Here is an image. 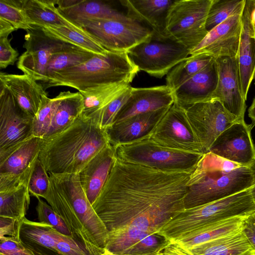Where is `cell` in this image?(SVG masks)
Masks as SVG:
<instances>
[{
  "label": "cell",
  "mask_w": 255,
  "mask_h": 255,
  "mask_svg": "<svg viewBox=\"0 0 255 255\" xmlns=\"http://www.w3.org/2000/svg\"><path fill=\"white\" fill-rule=\"evenodd\" d=\"M190 175L117 158L92 207L108 232L126 227L157 232L185 209Z\"/></svg>",
  "instance_id": "cell-1"
},
{
  "label": "cell",
  "mask_w": 255,
  "mask_h": 255,
  "mask_svg": "<svg viewBox=\"0 0 255 255\" xmlns=\"http://www.w3.org/2000/svg\"><path fill=\"white\" fill-rule=\"evenodd\" d=\"M108 144L106 131L81 114L63 131L43 139L38 159L48 173L78 174Z\"/></svg>",
  "instance_id": "cell-2"
},
{
  "label": "cell",
  "mask_w": 255,
  "mask_h": 255,
  "mask_svg": "<svg viewBox=\"0 0 255 255\" xmlns=\"http://www.w3.org/2000/svg\"><path fill=\"white\" fill-rule=\"evenodd\" d=\"M255 183V162L241 166L211 152L203 154L191 173L185 209L216 201L250 188Z\"/></svg>",
  "instance_id": "cell-3"
},
{
  "label": "cell",
  "mask_w": 255,
  "mask_h": 255,
  "mask_svg": "<svg viewBox=\"0 0 255 255\" xmlns=\"http://www.w3.org/2000/svg\"><path fill=\"white\" fill-rule=\"evenodd\" d=\"M138 72L127 53L108 51L105 55L95 54L80 64L56 74L42 86L45 90L68 86L82 93L104 85L130 84Z\"/></svg>",
  "instance_id": "cell-4"
},
{
  "label": "cell",
  "mask_w": 255,
  "mask_h": 255,
  "mask_svg": "<svg viewBox=\"0 0 255 255\" xmlns=\"http://www.w3.org/2000/svg\"><path fill=\"white\" fill-rule=\"evenodd\" d=\"M255 212L250 188L200 206L184 209L173 217L159 231L171 242L193 232L222 221L245 217Z\"/></svg>",
  "instance_id": "cell-5"
},
{
  "label": "cell",
  "mask_w": 255,
  "mask_h": 255,
  "mask_svg": "<svg viewBox=\"0 0 255 255\" xmlns=\"http://www.w3.org/2000/svg\"><path fill=\"white\" fill-rule=\"evenodd\" d=\"M114 148L120 161L169 172L192 173L203 155L160 145L148 136Z\"/></svg>",
  "instance_id": "cell-6"
},
{
  "label": "cell",
  "mask_w": 255,
  "mask_h": 255,
  "mask_svg": "<svg viewBox=\"0 0 255 255\" xmlns=\"http://www.w3.org/2000/svg\"><path fill=\"white\" fill-rule=\"evenodd\" d=\"M212 0H174L168 12L163 35L192 50L208 32L206 22Z\"/></svg>",
  "instance_id": "cell-7"
},
{
  "label": "cell",
  "mask_w": 255,
  "mask_h": 255,
  "mask_svg": "<svg viewBox=\"0 0 255 255\" xmlns=\"http://www.w3.org/2000/svg\"><path fill=\"white\" fill-rule=\"evenodd\" d=\"M128 55L138 71L161 78L190 55L181 44L152 31L145 41L129 50Z\"/></svg>",
  "instance_id": "cell-8"
},
{
  "label": "cell",
  "mask_w": 255,
  "mask_h": 255,
  "mask_svg": "<svg viewBox=\"0 0 255 255\" xmlns=\"http://www.w3.org/2000/svg\"><path fill=\"white\" fill-rule=\"evenodd\" d=\"M49 175L75 217L84 226L92 244L105 249L108 231L86 197L78 174Z\"/></svg>",
  "instance_id": "cell-9"
},
{
  "label": "cell",
  "mask_w": 255,
  "mask_h": 255,
  "mask_svg": "<svg viewBox=\"0 0 255 255\" xmlns=\"http://www.w3.org/2000/svg\"><path fill=\"white\" fill-rule=\"evenodd\" d=\"M81 28L106 50L121 53H127L152 34L150 28L138 22L127 23L114 19L88 21Z\"/></svg>",
  "instance_id": "cell-10"
},
{
  "label": "cell",
  "mask_w": 255,
  "mask_h": 255,
  "mask_svg": "<svg viewBox=\"0 0 255 255\" xmlns=\"http://www.w3.org/2000/svg\"><path fill=\"white\" fill-rule=\"evenodd\" d=\"M158 144L171 149L204 154L185 109L174 103L148 136Z\"/></svg>",
  "instance_id": "cell-11"
},
{
  "label": "cell",
  "mask_w": 255,
  "mask_h": 255,
  "mask_svg": "<svg viewBox=\"0 0 255 255\" xmlns=\"http://www.w3.org/2000/svg\"><path fill=\"white\" fill-rule=\"evenodd\" d=\"M26 31L23 44L26 50L19 57L17 67L24 74L41 83L54 54L73 45L47 34L38 26L32 25Z\"/></svg>",
  "instance_id": "cell-12"
},
{
  "label": "cell",
  "mask_w": 255,
  "mask_h": 255,
  "mask_svg": "<svg viewBox=\"0 0 255 255\" xmlns=\"http://www.w3.org/2000/svg\"><path fill=\"white\" fill-rule=\"evenodd\" d=\"M185 109L205 153L223 131L239 121L215 99L196 103Z\"/></svg>",
  "instance_id": "cell-13"
},
{
  "label": "cell",
  "mask_w": 255,
  "mask_h": 255,
  "mask_svg": "<svg viewBox=\"0 0 255 255\" xmlns=\"http://www.w3.org/2000/svg\"><path fill=\"white\" fill-rule=\"evenodd\" d=\"M33 121L9 91L0 84V152L32 137Z\"/></svg>",
  "instance_id": "cell-14"
},
{
  "label": "cell",
  "mask_w": 255,
  "mask_h": 255,
  "mask_svg": "<svg viewBox=\"0 0 255 255\" xmlns=\"http://www.w3.org/2000/svg\"><path fill=\"white\" fill-rule=\"evenodd\" d=\"M33 136L19 144L0 152V184H19L29 181L43 143Z\"/></svg>",
  "instance_id": "cell-15"
},
{
  "label": "cell",
  "mask_w": 255,
  "mask_h": 255,
  "mask_svg": "<svg viewBox=\"0 0 255 255\" xmlns=\"http://www.w3.org/2000/svg\"><path fill=\"white\" fill-rule=\"evenodd\" d=\"M253 126L244 120L235 122L217 137L208 152L241 166L254 164L255 146L251 135Z\"/></svg>",
  "instance_id": "cell-16"
},
{
  "label": "cell",
  "mask_w": 255,
  "mask_h": 255,
  "mask_svg": "<svg viewBox=\"0 0 255 255\" xmlns=\"http://www.w3.org/2000/svg\"><path fill=\"white\" fill-rule=\"evenodd\" d=\"M215 60L218 82L212 99L220 101L238 121L244 120L246 100L242 92L237 56L219 57Z\"/></svg>",
  "instance_id": "cell-17"
},
{
  "label": "cell",
  "mask_w": 255,
  "mask_h": 255,
  "mask_svg": "<svg viewBox=\"0 0 255 255\" xmlns=\"http://www.w3.org/2000/svg\"><path fill=\"white\" fill-rule=\"evenodd\" d=\"M243 13L230 16L209 31L202 41L190 51V55L206 53L215 58L237 56L243 26Z\"/></svg>",
  "instance_id": "cell-18"
},
{
  "label": "cell",
  "mask_w": 255,
  "mask_h": 255,
  "mask_svg": "<svg viewBox=\"0 0 255 255\" xmlns=\"http://www.w3.org/2000/svg\"><path fill=\"white\" fill-rule=\"evenodd\" d=\"M174 103L173 91L166 85L147 88L131 87L130 96L117 114L113 124L169 107Z\"/></svg>",
  "instance_id": "cell-19"
},
{
  "label": "cell",
  "mask_w": 255,
  "mask_h": 255,
  "mask_svg": "<svg viewBox=\"0 0 255 255\" xmlns=\"http://www.w3.org/2000/svg\"><path fill=\"white\" fill-rule=\"evenodd\" d=\"M56 4L65 17L80 28L85 22L94 19H114L127 23L137 22L102 1L56 0Z\"/></svg>",
  "instance_id": "cell-20"
},
{
  "label": "cell",
  "mask_w": 255,
  "mask_h": 255,
  "mask_svg": "<svg viewBox=\"0 0 255 255\" xmlns=\"http://www.w3.org/2000/svg\"><path fill=\"white\" fill-rule=\"evenodd\" d=\"M218 82V66L214 58L204 68L173 91L174 103L186 109L212 100Z\"/></svg>",
  "instance_id": "cell-21"
},
{
  "label": "cell",
  "mask_w": 255,
  "mask_h": 255,
  "mask_svg": "<svg viewBox=\"0 0 255 255\" xmlns=\"http://www.w3.org/2000/svg\"><path fill=\"white\" fill-rule=\"evenodd\" d=\"M170 107L113 124L105 130L109 144L115 147L148 137Z\"/></svg>",
  "instance_id": "cell-22"
},
{
  "label": "cell",
  "mask_w": 255,
  "mask_h": 255,
  "mask_svg": "<svg viewBox=\"0 0 255 255\" xmlns=\"http://www.w3.org/2000/svg\"><path fill=\"white\" fill-rule=\"evenodd\" d=\"M255 252L242 230L193 247L172 243L163 251L166 255H248Z\"/></svg>",
  "instance_id": "cell-23"
},
{
  "label": "cell",
  "mask_w": 255,
  "mask_h": 255,
  "mask_svg": "<svg viewBox=\"0 0 255 255\" xmlns=\"http://www.w3.org/2000/svg\"><path fill=\"white\" fill-rule=\"evenodd\" d=\"M0 84L13 96L20 108L34 118L48 97L43 86L27 74L0 73Z\"/></svg>",
  "instance_id": "cell-24"
},
{
  "label": "cell",
  "mask_w": 255,
  "mask_h": 255,
  "mask_svg": "<svg viewBox=\"0 0 255 255\" xmlns=\"http://www.w3.org/2000/svg\"><path fill=\"white\" fill-rule=\"evenodd\" d=\"M117 158L110 144L94 156L78 173L81 186L92 205L105 185Z\"/></svg>",
  "instance_id": "cell-25"
},
{
  "label": "cell",
  "mask_w": 255,
  "mask_h": 255,
  "mask_svg": "<svg viewBox=\"0 0 255 255\" xmlns=\"http://www.w3.org/2000/svg\"><path fill=\"white\" fill-rule=\"evenodd\" d=\"M60 234L50 225L24 218L21 224L19 239L35 255H62L56 248Z\"/></svg>",
  "instance_id": "cell-26"
},
{
  "label": "cell",
  "mask_w": 255,
  "mask_h": 255,
  "mask_svg": "<svg viewBox=\"0 0 255 255\" xmlns=\"http://www.w3.org/2000/svg\"><path fill=\"white\" fill-rule=\"evenodd\" d=\"M174 0H123L121 4L126 7L127 15L139 23H144L156 33L163 35L166 17Z\"/></svg>",
  "instance_id": "cell-27"
},
{
  "label": "cell",
  "mask_w": 255,
  "mask_h": 255,
  "mask_svg": "<svg viewBox=\"0 0 255 255\" xmlns=\"http://www.w3.org/2000/svg\"><path fill=\"white\" fill-rule=\"evenodd\" d=\"M61 97L54 110L50 127L43 138L53 137L71 125L82 114L84 99L79 92L71 93L69 91L61 92Z\"/></svg>",
  "instance_id": "cell-28"
},
{
  "label": "cell",
  "mask_w": 255,
  "mask_h": 255,
  "mask_svg": "<svg viewBox=\"0 0 255 255\" xmlns=\"http://www.w3.org/2000/svg\"><path fill=\"white\" fill-rule=\"evenodd\" d=\"M22 3L24 12L32 25L61 26L83 29L60 12L56 0H24Z\"/></svg>",
  "instance_id": "cell-29"
},
{
  "label": "cell",
  "mask_w": 255,
  "mask_h": 255,
  "mask_svg": "<svg viewBox=\"0 0 255 255\" xmlns=\"http://www.w3.org/2000/svg\"><path fill=\"white\" fill-rule=\"evenodd\" d=\"M242 20L237 59L242 92L246 100L249 89L255 75V39L250 35L247 17L244 11Z\"/></svg>",
  "instance_id": "cell-30"
},
{
  "label": "cell",
  "mask_w": 255,
  "mask_h": 255,
  "mask_svg": "<svg viewBox=\"0 0 255 255\" xmlns=\"http://www.w3.org/2000/svg\"><path fill=\"white\" fill-rule=\"evenodd\" d=\"M245 217H235L212 224L171 243L177 246L189 248L234 234L242 230L243 221Z\"/></svg>",
  "instance_id": "cell-31"
},
{
  "label": "cell",
  "mask_w": 255,
  "mask_h": 255,
  "mask_svg": "<svg viewBox=\"0 0 255 255\" xmlns=\"http://www.w3.org/2000/svg\"><path fill=\"white\" fill-rule=\"evenodd\" d=\"M28 182L0 191V216L19 221L25 218L30 204Z\"/></svg>",
  "instance_id": "cell-32"
},
{
  "label": "cell",
  "mask_w": 255,
  "mask_h": 255,
  "mask_svg": "<svg viewBox=\"0 0 255 255\" xmlns=\"http://www.w3.org/2000/svg\"><path fill=\"white\" fill-rule=\"evenodd\" d=\"M39 27L45 33L52 37L95 54L105 55L109 51L102 47L83 29L61 26L46 25Z\"/></svg>",
  "instance_id": "cell-33"
},
{
  "label": "cell",
  "mask_w": 255,
  "mask_h": 255,
  "mask_svg": "<svg viewBox=\"0 0 255 255\" xmlns=\"http://www.w3.org/2000/svg\"><path fill=\"white\" fill-rule=\"evenodd\" d=\"M214 58L206 53L190 55L167 74L166 85L173 91L204 68Z\"/></svg>",
  "instance_id": "cell-34"
},
{
  "label": "cell",
  "mask_w": 255,
  "mask_h": 255,
  "mask_svg": "<svg viewBox=\"0 0 255 255\" xmlns=\"http://www.w3.org/2000/svg\"><path fill=\"white\" fill-rule=\"evenodd\" d=\"M129 86L127 83H116L99 86L80 93L84 99V109L82 114L88 117L104 107Z\"/></svg>",
  "instance_id": "cell-35"
},
{
  "label": "cell",
  "mask_w": 255,
  "mask_h": 255,
  "mask_svg": "<svg viewBox=\"0 0 255 255\" xmlns=\"http://www.w3.org/2000/svg\"><path fill=\"white\" fill-rule=\"evenodd\" d=\"M95 55L75 45L54 54L46 68L44 79L41 84L44 85L56 74L80 64Z\"/></svg>",
  "instance_id": "cell-36"
},
{
  "label": "cell",
  "mask_w": 255,
  "mask_h": 255,
  "mask_svg": "<svg viewBox=\"0 0 255 255\" xmlns=\"http://www.w3.org/2000/svg\"><path fill=\"white\" fill-rule=\"evenodd\" d=\"M151 234L128 227L109 232L105 249L114 255H123L128 248Z\"/></svg>",
  "instance_id": "cell-37"
},
{
  "label": "cell",
  "mask_w": 255,
  "mask_h": 255,
  "mask_svg": "<svg viewBox=\"0 0 255 255\" xmlns=\"http://www.w3.org/2000/svg\"><path fill=\"white\" fill-rule=\"evenodd\" d=\"M246 0H213L209 8L206 28L208 32L230 16L242 12Z\"/></svg>",
  "instance_id": "cell-38"
},
{
  "label": "cell",
  "mask_w": 255,
  "mask_h": 255,
  "mask_svg": "<svg viewBox=\"0 0 255 255\" xmlns=\"http://www.w3.org/2000/svg\"><path fill=\"white\" fill-rule=\"evenodd\" d=\"M131 88L130 86L104 107L86 117L92 120L99 127L105 130L113 124L117 114L127 102L130 94Z\"/></svg>",
  "instance_id": "cell-39"
},
{
  "label": "cell",
  "mask_w": 255,
  "mask_h": 255,
  "mask_svg": "<svg viewBox=\"0 0 255 255\" xmlns=\"http://www.w3.org/2000/svg\"><path fill=\"white\" fill-rule=\"evenodd\" d=\"M0 18L12 25L16 30L26 31L32 26L24 12L22 0H0Z\"/></svg>",
  "instance_id": "cell-40"
},
{
  "label": "cell",
  "mask_w": 255,
  "mask_h": 255,
  "mask_svg": "<svg viewBox=\"0 0 255 255\" xmlns=\"http://www.w3.org/2000/svg\"><path fill=\"white\" fill-rule=\"evenodd\" d=\"M170 243L168 239L157 232L142 239L123 255H159Z\"/></svg>",
  "instance_id": "cell-41"
},
{
  "label": "cell",
  "mask_w": 255,
  "mask_h": 255,
  "mask_svg": "<svg viewBox=\"0 0 255 255\" xmlns=\"http://www.w3.org/2000/svg\"><path fill=\"white\" fill-rule=\"evenodd\" d=\"M61 97V92L55 97H47L42 102L33 121L34 136L43 138L48 131L56 107Z\"/></svg>",
  "instance_id": "cell-42"
},
{
  "label": "cell",
  "mask_w": 255,
  "mask_h": 255,
  "mask_svg": "<svg viewBox=\"0 0 255 255\" xmlns=\"http://www.w3.org/2000/svg\"><path fill=\"white\" fill-rule=\"evenodd\" d=\"M30 194L37 198L44 199L50 187V177L41 161L38 159L28 182Z\"/></svg>",
  "instance_id": "cell-43"
},
{
  "label": "cell",
  "mask_w": 255,
  "mask_h": 255,
  "mask_svg": "<svg viewBox=\"0 0 255 255\" xmlns=\"http://www.w3.org/2000/svg\"><path fill=\"white\" fill-rule=\"evenodd\" d=\"M37 200L36 211L39 222L50 225L61 234L72 236L65 222L53 210L51 206L40 198H37Z\"/></svg>",
  "instance_id": "cell-44"
},
{
  "label": "cell",
  "mask_w": 255,
  "mask_h": 255,
  "mask_svg": "<svg viewBox=\"0 0 255 255\" xmlns=\"http://www.w3.org/2000/svg\"><path fill=\"white\" fill-rule=\"evenodd\" d=\"M56 248L62 255H95L72 236L60 234Z\"/></svg>",
  "instance_id": "cell-45"
},
{
  "label": "cell",
  "mask_w": 255,
  "mask_h": 255,
  "mask_svg": "<svg viewBox=\"0 0 255 255\" xmlns=\"http://www.w3.org/2000/svg\"><path fill=\"white\" fill-rule=\"evenodd\" d=\"M22 221L0 216V239L19 241V235Z\"/></svg>",
  "instance_id": "cell-46"
},
{
  "label": "cell",
  "mask_w": 255,
  "mask_h": 255,
  "mask_svg": "<svg viewBox=\"0 0 255 255\" xmlns=\"http://www.w3.org/2000/svg\"><path fill=\"white\" fill-rule=\"evenodd\" d=\"M18 52L10 44L8 37H0V67L5 68L16 61Z\"/></svg>",
  "instance_id": "cell-47"
},
{
  "label": "cell",
  "mask_w": 255,
  "mask_h": 255,
  "mask_svg": "<svg viewBox=\"0 0 255 255\" xmlns=\"http://www.w3.org/2000/svg\"><path fill=\"white\" fill-rule=\"evenodd\" d=\"M0 255H35L19 241L0 239Z\"/></svg>",
  "instance_id": "cell-48"
},
{
  "label": "cell",
  "mask_w": 255,
  "mask_h": 255,
  "mask_svg": "<svg viewBox=\"0 0 255 255\" xmlns=\"http://www.w3.org/2000/svg\"><path fill=\"white\" fill-rule=\"evenodd\" d=\"M242 231L255 252V212L244 219Z\"/></svg>",
  "instance_id": "cell-49"
},
{
  "label": "cell",
  "mask_w": 255,
  "mask_h": 255,
  "mask_svg": "<svg viewBox=\"0 0 255 255\" xmlns=\"http://www.w3.org/2000/svg\"><path fill=\"white\" fill-rule=\"evenodd\" d=\"M244 12L247 17L250 35L255 39V0H246Z\"/></svg>",
  "instance_id": "cell-50"
},
{
  "label": "cell",
  "mask_w": 255,
  "mask_h": 255,
  "mask_svg": "<svg viewBox=\"0 0 255 255\" xmlns=\"http://www.w3.org/2000/svg\"><path fill=\"white\" fill-rule=\"evenodd\" d=\"M15 28L12 25L5 20L0 18V37H8Z\"/></svg>",
  "instance_id": "cell-51"
},
{
  "label": "cell",
  "mask_w": 255,
  "mask_h": 255,
  "mask_svg": "<svg viewBox=\"0 0 255 255\" xmlns=\"http://www.w3.org/2000/svg\"><path fill=\"white\" fill-rule=\"evenodd\" d=\"M248 115L252 121V125H255V97L248 110Z\"/></svg>",
  "instance_id": "cell-52"
},
{
  "label": "cell",
  "mask_w": 255,
  "mask_h": 255,
  "mask_svg": "<svg viewBox=\"0 0 255 255\" xmlns=\"http://www.w3.org/2000/svg\"><path fill=\"white\" fill-rule=\"evenodd\" d=\"M250 191L253 200L255 203V183L250 188Z\"/></svg>",
  "instance_id": "cell-53"
},
{
  "label": "cell",
  "mask_w": 255,
  "mask_h": 255,
  "mask_svg": "<svg viewBox=\"0 0 255 255\" xmlns=\"http://www.w3.org/2000/svg\"><path fill=\"white\" fill-rule=\"evenodd\" d=\"M114 254L110 253L109 252H108V251H107L106 250V251L104 253H103V254L101 255H113Z\"/></svg>",
  "instance_id": "cell-54"
},
{
  "label": "cell",
  "mask_w": 255,
  "mask_h": 255,
  "mask_svg": "<svg viewBox=\"0 0 255 255\" xmlns=\"http://www.w3.org/2000/svg\"><path fill=\"white\" fill-rule=\"evenodd\" d=\"M248 255H255V252H253V253H251V254H249Z\"/></svg>",
  "instance_id": "cell-55"
},
{
  "label": "cell",
  "mask_w": 255,
  "mask_h": 255,
  "mask_svg": "<svg viewBox=\"0 0 255 255\" xmlns=\"http://www.w3.org/2000/svg\"><path fill=\"white\" fill-rule=\"evenodd\" d=\"M159 255H166L165 254H164L162 252L160 253Z\"/></svg>",
  "instance_id": "cell-56"
},
{
  "label": "cell",
  "mask_w": 255,
  "mask_h": 255,
  "mask_svg": "<svg viewBox=\"0 0 255 255\" xmlns=\"http://www.w3.org/2000/svg\"><path fill=\"white\" fill-rule=\"evenodd\" d=\"M254 80H255V77H254Z\"/></svg>",
  "instance_id": "cell-57"
}]
</instances>
